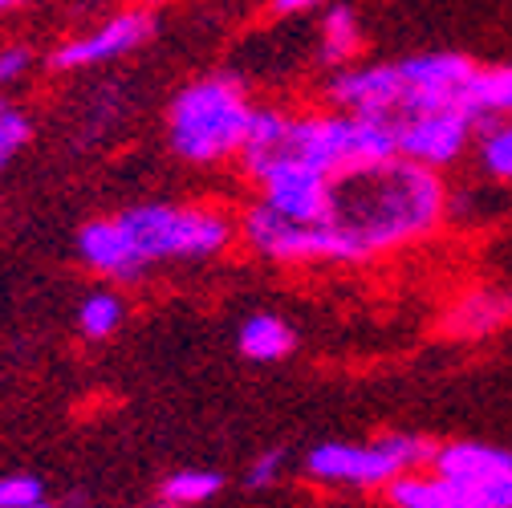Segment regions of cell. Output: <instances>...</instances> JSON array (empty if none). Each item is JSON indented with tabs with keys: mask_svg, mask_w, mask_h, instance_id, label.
Returning a JSON list of instances; mask_svg holds the SVG:
<instances>
[{
	"mask_svg": "<svg viewBox=\"0 0 512 508\" xmlns=\"http://www.w3.org/2000/svg\"><path fill=\"white\" fill-rule=\"evenodd\" d=\"M447 179L435 167L391 155L370 167L334 175L326 224L350 248V261L366 265L399 248L423 244L447 220Z\"/></svg>",
	"mask_w": 512,
	"mask_h": 508,
	"instance_id": "6da1fadb",
	"label": "cell"
},
{
	"mask_svg": "<svg viewBox=\"0 0 512 508\" xmlns=\"http://www.w3.org/2000/svg\"><path fill=\"white\" fill-rule=\"evenodd\" d=\"M236 244V216L212 204H135L78 232V257L106 281H143L155 265L216 261Z\"/></svg>",
	"mask_w": 512,
	"mask_h": 508,
	"instance_id": "7a4b0ae2",
	"label": "cell"
},
{
	"mask_svg": "<svg viewBox=\"0 0 512 508\" xmlns=\"http://www.w3.org/2000/svg\"><path fill=\"white\" fill-rule=\"evenodd\" d=\"M252 94L236 74H204L187 82L167 106V143L183 163L212 167L224 159H240L248 126H252Z\"/></svg>",
	"mask_w": 512,
	"mask_h": 508,
	"instance_id": "3957f363",
	"label": "cell"
},
{
	"mask_svg": "<svg viewBox=\"0 0 512 508\" xmlns=\"http://www.w3.org/2000/svg\"><path fill=\"white\" fill-rule=\"evenodd\" d=\"M399 155L395 147V126L387 118H362V114H346V110H305V114H289L281 143L244 167V175L252 179L261 167L277 163V159H301L326 175H342L354 167H370Z\"/></svg>",
	"mask_w": 512,
	"mask_h": 508,
	"instance_id": "277c9868",
	"label": "cell"
},
{
	"mask_svg": "<svg viewBox=\"0 0 512 508\" xmlns=\"http://www.w3.org/2000/svg\"><path fill=\"white\" fill-rule=\"evenodd\" d=\"M435 443L415 431H387L370 443H317L305 452V476L326 488H387L403 472H419L431 464Z\"/></svg>",
	"mask_w": 512,
	"mask_h": 508,
	"instance_id": "5b68a950",
	"label": "cell"
},
{
	"mask_svg": "<svg viewBox=\"0 0 512 508\" xmlns=\"http://www.w3.org/2000/svg\"><path fill=\"white\" fill-rule=\"evenodd\" d=\"M236 240L261 257L269 265H354L350 261V248L342 244V236L330 224H301L281 216L277 208L261 204V200H248L244 212L236 216Z\"/></svg>",
	"mask_w": 512,
	"mask_h": 508,
	"instance_id": "8992f818",
	"label": "cell"
},
{
	"mask_svg": "<svg viewBox=\"0 0 512 508\" xmlns=\"http://www.w3.org/2000/svg\"><path fill=\"white\" fill-rule=\"evenodd\" d=\"M395 126V147L403 159H415L423 167L447 171L456 167L480 135V118L464 106H439V110H415L391 122Z\"/></svg>",
	"mask_w": 512,
	"mask_h": 508,
	"instance_id": "52a82bcc",
	"label": "cell"
},
{
	"mask_svg": "<svg viewBox=\"0 0 512 508\" xmlns=\"http://www.w3.org/2000/svg\"><path fill=\"white\" fill-rule=\"evenodd\" d=\"M155 33H159V13L122 9V13L106 17L102 25H94L90 33H78L70 41H61L49 53V70L53 74H82V70L110 66V61H122V57L139 53Z\"/></svg>",
	"mask_w": 512,
	"mask_h": 508,
	"instance_id": "ba28073f",
	"label": "cell"
},
{
	"mask_svg": "<svg viewBox=\"0 0 512 508\" xmlns=\"http://www.w3.org/2000/svg\"><path fill=\"white\" fill-rule=\"evenodd\" d=\"M476 61L468 53H452V49H431V53H415L399 61L403 74V114L415 110H439V106H464L468 110V90L476 78Z\"/></svg>",
	"mask_w": 512,
	"mask_h": 508,
	"instance_id": "9c48e42d",
	"label": "cell"
},
{
	"mask_svg": "<svg viewBox=\"0 0 512 508\" xmlns=\"http://www.w3.org/2000/svg\"><path fill=\"white\" fill-rule=\"evenodd\" d=\"M256 200L277 208L289 220L301 224H326L330 216V200H334V175L317 171L301 159H277L269 167H261L252 179Z\"/></svg>",
	"mask_w": 512,
	"mask_h": 508,
	"instance_id": "30bf717a",
	"label": "cell"
},
{
	"mask_svg": "<svg viewBox=\"0 0 512 508\" xmlns=\"http://www.w3.org/2000/svg\"><path fill=\"white\" fill-rule=\"evenodd\" d=\"M326 102L346 114L387 118L395 122L403 110V74L399 61H370V66H346L326 78Z\"/></svg>",
	"mask_w": 512,
	"mask_h": 508,
	"instance_id": "8fae6325",
	"label": "cell"
},
{
	"mask_svg": "<svg viewBox=\"0 0 512 508\" xmlns=\"http://www.w3.org/2000/svg\"><path fill=\"white\" fill-rule=\"evenodd\" d=\"M512 326L508 289H468L443 309V334L452 342H484Z\"/></svg>",
	"mask_w": 512,
	"mask_h": 508,
	"instance_id": "7c38bea8",
	"label": "cell"
},
{
	"mask_svg": "<svg viewBox=\"0 0 512 508\" xmlns=\"http://www.w3.org/2000/svg\"><path fill=\"white\" fill-rule=\"evenodd\" d=\"M382 492H387L391 508H484L476 484L447 480V476H439L431 468L403 472V476H395Z\"/></svg>",
	"mask_w": 512,
	"mask_h": 508,
	"instance_id": "4fadbf2b",
	"label": "cell"
},
{
	"mask_svg": "<svg viewBox=\"0 0 512 508\" xmlns=\"http://www.w3.org/2000/svg\"><path fill=\"white\" fill-rule=\"evenodd\" d=\"M427 468L447 480H460V484H480V480L508 472L512 452L496 448V443H480V439H447V443H435Z\"/></svg>",
	"mask_w": 512,
	"mask_h": 508,
	"instance_id": "5bb4252c",
	"label": "cell"
},
{
	"mask_svg": "<svg viewBox=\"0 0 512 508\" xmlns=\"http://www.w3.org/2000/svg\"><path fill=\"white\" fill-rule=\"evenodd\" d=\"M358 53H362L358 13L350 5H342V0H330L322 9V21H317V66L334 74V70L354 66Z\"/></svg>",
	"mask_w": 512,
	"mask_h": 508,
	"instance_id": "9a60e30c",
	"label": "cell"
},
{
	"mask_svg": "<svg viewBox=\"0 0 512 508\" xmlns=\"http://www.w3.org/2000/svg\"><path fill=\"white\" fill-rule=\"evenodd\" d=\"M236 346L248 362H285L293 350H297V334L285 317L277 313H252L240 322V334H236Z\"/></svg>",
	"mask_w": 512,
	"mask_h": 508,
	"instance_id": "2e32d148",
	"label": "cell"
},
{
	"mask_svg": "<svg viewBox=\"0 0 512 508\" xmlns=\"http://www.w3.org/2000/svg\"><path fill=\"white\" fill-rule=\"evenodd\" d=\"M476 163L492 183H512V114H496L480 126Z\"/></svg>",
	"mask_w": 512,
	"mask_h": 508,
	"instance_id": "e0dca14e",
	"label": "cell"
},
{
	"mask_svg": "<svg viewBox=\"0 0 512 508\" xmlns=\"http://www.w3.org/2000/svg\"><path fill=\"white\" fill-rule=\"evenodd\" d=\"M126 322V301L114 293V289H94L82 297L78 305V330L86 342H106L122 330Z\"/></svg>",
	"mask_w": 512,
	"mask_h": 508,
	"instance_id": "ac0fdd59",
	"label": "cell"
},
{
	"mask_svg": "<svg viewBox=\"0 0 512 508\" xmlns=\"http://www.w3.org/2000/svg\"><path fill=\"white\" fill-rule=\"evenodd\" d=\"M220 488H224V476L212 472V468H179V472L163 476L159 496L171 500V504H183V508H200V504H208Z\"/></svg>",
	"mask_w": 512,
	"mask_h": 508,
	"instance_id": "d6986e66",
	"label": "cell"
},
{
	"mask_svg": "<svg viewBox=\"0 0 512 508\" xmlns=\"http://www.w3.org/2000/svg\"><path fill=\"white\" fill-rule=\"evenodd\" d=\"M29 139H33V118L17 106L0 110V175H5V167L29 147Z\"/></svg>",
	"mask_w": 512,
	"mask_h": 508,
	"instance_id": "ffe728a7",
	"label": "cell"
},
{
	"mask_svg": "<svg viewBox=\"0 0 512 508\" xmlns=\"http://www.w3.org/2000/svg\"><path fill=\"white\" fill-rule=\"evenodd\" d=\"M37 500H45V488L37 476H25V472L0 476V508H29Z\"/></svg>",
	"mask_w": 512,
	"mask_h": 508,
	"instance_id": "44dd1931",
	"label": "cell"
},
{
	"mask_svg": "<svg viewBox=\"0 0 512 508\" xmlns=\"http://www.w3.org/2000/svg\"><path fill=\"white\" fill-rule=\"evenodd\" d=\"M281 476H285V452H281V448H265L261 456H252V464H248V472H244V484H248L252 492H265V488H273Z\"/></svg>",
	"mask_w": 512,
	"mask_h": 508,
	"instance_id": "7402d4cb",
	"label": "cell"
},
{
	"mask_svg": "<svg viewBox=\"0 0 512 508\" xmlns=\"http://www.w3.org/2000/svg\"><path fill=\"white\" fill-rule=\"evenodd\" d=\"M33 70V49L13 41V45H0V86H13Z\"/></svg>",
	"mask_w": 512,
	"mask_h": 508,
	"instance_id": "603a6c76",
	"label": "cell"
},
{
	"mask_svg": "<svg viewBox=\"0 0 512 508\" xmlns=\"http://www.w3.org/2000/svg\"><path fill=\"white\" fill-rule=\"evenodd\" d=\"M330 0H269L273 17H301V13H322Z\"/></svg>",
	"mask_w": 512,
	"mask_h": 508,
	"instance_id": "cb8c5ba5",
	"label": "cell"
},
{
	"mask_svg": "<svg viewBox=\"0 0 512 508\" xmlns=\"http://www.w3.org/2000/svg\"><path fill=\"white\" fill-rule=\"evenodd\" d=\"M500 70V114H512V66H496Z\"/></svg>",
	"mask_w": 512,
	"mask_h": 508,
	"instance_id": "d4e9b609",
	"label": "cell"
},
{
	"mask_svg": "<svg viewBox=\"0 0 512 508\" xmlns=\"http://www.w3.org/2000/svg\"><path fill=\"white\" fill-rule=\"evenodd\" d=\"M17 5H25V0H0V13H9V9H17Z\"/></svg>",
	"mask_w": 512,
	"mask_h": 508,
	"instance_id": "484cf974",
	"label": "cell"
},
{
	"mask_svg": "<svg viewBox=\"0 0 512 508\" xmlns=\"http://www.w3.org/2000/svg\"><path fill=\"white\" fill-rule=\"evenodd\" d=\"M151 508H183V504H171V500H159V504H151Z\"/></svg>",
	"mask_w": 512,
	"mask_h": 508,
	"instance_id": "4316f807",
	"label": "cell"
},
{
	"mask_svg": "<svg viewBox=\"0 0 512 508\" xmlns=\"http://www.w3.org/2000/svg\"><path fill=\"white\" fill-rule=\"evenodd\" d=\"M29 508H53V504H45V500H37V504H29Z\"/></svg>",
	"mask_w": 512,
	"mask_h": 508,
	"instance_id": "83f0119b",
	"label": "cell"
},
{
	"mask_svg": "<svg viewBox=\"0 0 512 508\" xmlns=\"http://www.w3.org/2000/svg\"><path fill=\"white\" fill-rule=\"evenodd\" d=\"M5 106H9V102H5V98H0V110H5Z\"/></svg>",
	"mask_w": 512,
	"mask_h": 508,
	"instance_id": "f1b7e54d",
	"label": "cell"
}]
</instances>
